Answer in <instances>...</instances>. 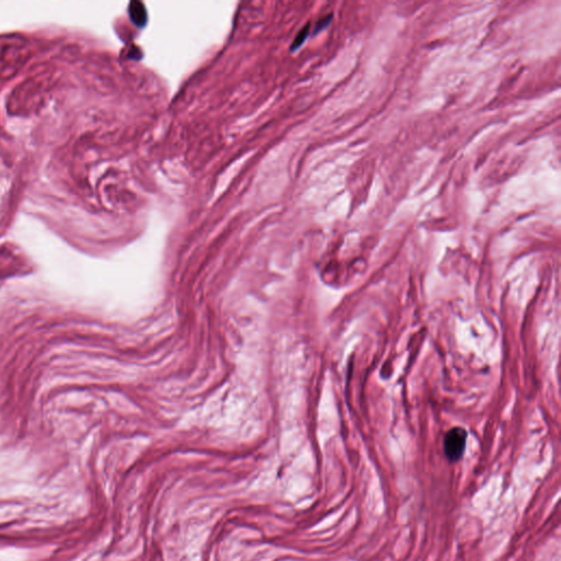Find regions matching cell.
I'll return each instance as SVG.
<instances>
[{"mask_svg":"<svg viewBox=\"0 0 561 561\" xmlns=\"http://www.w3.org/2000/svg\"><path fill=\"white\" fill-rule=\"evenodd\" d=\"M331 20H332V15H329V16L325 17V18L318 21L317 24H316L315 33H318V32L321 31L323 29L327 28L329 24H330Z\"/></svg>","mask_w":561,"mask_h":561,"instance_id":"277c9868","label":"cell"},{"mask_svg":"<svg viewBox=\"0 0 561 561\" xmlns=\"http://www.w3.org/2000/svg\"><path fill=\"white\" fill-rule=\"evenodd\" d=\"M466 442L467 432L465 429L459 426L451 429L444 436L443 449L446 459L451 463L459 461L464 455Z\"/></svg>","mask_w":561,"mask_h":561,"instance_id":"6da1fadb","label":"cell"},{"mask_svg":"<svg viewBox=\"0 0 561 561\" xmlns=\"http://www.w3.org/2000/svg\"><path fill=\"white\" fill-rule=\"evenodd\" d=\"M308 34H309V24L304 26V28L300 30V33L296 36L294 41H293L292 47H291V49H292V51H295V49H298V47H302V43H304V42L306 41V39H307Z\"/></svg>","mask_w":561,"mask_h":561,"instance_id":"3957f363","label":"cell"},{"mask_svg":"<svg viewBox=\"0 0 561 561\" xmlns=\"http://www.w3.org/2000/svg\"><path fill=\"white\" fill-rule=\"evenodd\" d=\"M128 13L133 24L139 28H143L147 24V10L145 6L139 1H132L128 7Z\"/></svg>","mask_w":561,"mask_h":561,"instance_id":"7a4b0ae2","label":"cell"}]
</instances>
